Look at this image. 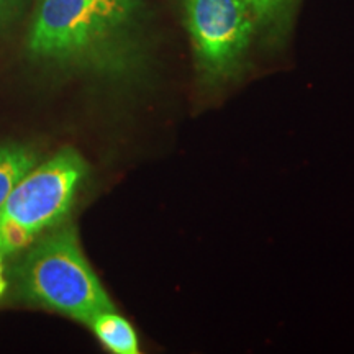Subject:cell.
Instances as JSON below:
<instances>
[{
  "mask_svg": "<svg viewBox=\"0 0 354 354\" xmlns=\"http://www.w3.org/2000/svg\"><path fill=\"white\" fill-rule=\"evenodd\" d=\"M28 50L39 59L123 76L136 68L135 32L105 17L91 0H38Z\"/></svg>",
  "mask_w": 354,
  "mask_h": 354,
  "instance_id": "6da1fadb",
  "label": "cell"
},
{
  "mask_svg": "<svg viewBox=\"0 0 354 354\" xmlns=\"http://www.w3.org/2000/svg\"><path fill=\"white\" fill-rule=\"evenodd\" d=\"M21 295L39 307L86 323L113 302L84 254L76 228L59 223L30 245L17 268Z\"/></svg>",
  "mask_w": 354,
  "mask_h": 354,
  "instance_id": "7a4b0ae2",
  "label": "cell"
},
{
  "mask_svg": "<svg viewBox=\"0 0 354 354\" xmlns=\"http://www.w3.org/2000/svg\"><path fill=\"white\" fill-rule=\"evenodd\" d=\"M86 176V161L73 148L26 172L0 207V254H19L63 223Z\"/></svg>",
  "mask_w": 354,
  "mask_h": 354,
  "instance_id": "3957f363",
  "label": "cell"
},
{
  "mask_svg": "<svg viewBox=\"0 0 354 354\" xmlns=\"http://www.w3.org/2000/svg\"><path fill=\"white\" fill-rule=\"evenodd\" d=\"M183 12L203 86L233 81L256 35L250 0H183Z\"/></svg>",
  "mask_w": 354,
  "mask_h": 354,
  "instance_id": "277c9868",
  "label": "cell"
},
{
  "mask_svg": "<svg viewBox=\"0 0 354 354\" xmlns=\"http://www.w3.org/2000/svg\"><path fill=\"white\" fill-rule=\"evenodd\" d=\"M253 8L256 33L263 41L274 44L284 43L294 21L299 0H250Z\"/></svg>",
  "mask_w": 354,
  "mask_h": 354,
  "instance_id": "5b68a950",
  "label": "cell"
},
{
  "mask_svg": "<svg viewBox=\"0 0 354 354\" xmlns=\"http://www.w3.org/2000/svg\"><path fill=\"white\" fill-rule=\"evenodd\" d=\"M95 338L99 339L102 346L113 354H136L140 353L138 335L130 322L113 310L97 313L88 322Z\"/></svg>",
  "mask_w": 354,
  "mask_h": 354,
  "instance_id": "8992f818",
  "label": "cell"
},
{
  "mask_svg": "<svg viewBox=\"0 0 354 354\" xmlns=\"http://www.w3.org/2000/svg\"><path fill=\"white\" fill-rule=\"evenodd\" d=\"M38 154L25 145L0 146V207L10 190L32 167L37 166Z\"/></svg>",
  "mask_w": 354,
  "mask_h": 354,
  "instance_id": "52a82bcc",
  "label": "cell"
},
{
  "mask_svg": "<svg viewBox=\"0 0 354 354\" xmlns=\"http://www.w3.org/2000/svg\"><path fill=\"white\" fill-rule=\"evenodd\" d=\"M91 2L115 24L135 32L138 0H91Z\"/></svg>",
  "mask_w": 354,
  "mask_h": 354,
  "instance_id": "ba28073f",
  "label": "cell"
},
{
  "mask_svg": "<svg viewBox=\"0 0 354 354\" xmlns=\"http://www.w3.org/2000/svg\"><path fill=\"white\" fill-rule=\"evenodd\" d=\"M8 287V281L6 277V266H3V256L0 254V299L6 295Z\"/></svg>",
  "mask_w": 354,
  "mask_h": 354,
  "instance_id": "9c48e42d",
  "label": "cell"
},
{
  "mask_svg": "<svg viewBox=\"0 0 354 354\" xmlns=\"http://www.w3.org/2000/svg\"><path fill=\"white\" fill-rule=\"evenodd\" d=\"M12 6H13V0H0V28H2V25L6 24L8 12L12 10Z\"/></svg>",
  "mask_w": 354,
  "mask_h": 354,
  "instance_id": "30bf717a",
  "label": "cell"
}]
</instances>
